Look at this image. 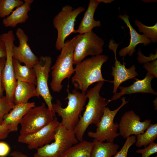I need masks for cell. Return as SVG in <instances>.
I'll list each match as a JSON object with an SVG mask.
<instances>
[{
  "label": "cell",
  "instance_id": "cell-11",
  "mask_svg": "<svg viewBox=\"0 0 157 157\" xmlns=\"http://www.w3.org/2000/svg\"><path fill=\"white\" fill-rule=\"evenodd\" d=\"M52 58L48 56H42L39 58L38 62L33 68L36 74L37 92L44 100L47 108L53 110L52 101L53 97L49 90L48 81L49 73L51 71Z\"/></svg>",
  "mask_w": 157,
  "mask_h": 157
},
{
  "label": "cell",
  "instance_id": "cell-13",
  "mask_svg": "<svg viewBox=\"0 0 157 157\" xmlns=\"http://www.w3.org/2000/svg\"><path fill=\"white\" fill-rule=\"evenodd\" d=\"M141 118L133 110L125 112L119 124V135L124 138L143 133L151 124V120L140 121Z\"/></svg>",
  "mask_w": 157,
  "mask_h": 157
},
{
  "label": "cell",
  "instance_id": "cell-19",
  "mask_svg": "<svg viewBox=\"0 0 157 157\" xmlns=\"http://www.w3.org/2000/svg\"><path fill=\"white\" fill-rule=\"evenodd\" d=\"M35 106L34 102L15 105L13 108L4 116L1 125L7 126L10 133L16 132L22 118L31 108Z\"/></svg>",
  "mask_w": 157,
  "mask_h": 157
},
{
  "label": "cell",
  "instance_id": "cell-12",
  "mask_svg": "<svg viewBox=\"0 0 157 157\" xmlns=\"http://www.w3.org/2000/svg\"><path fill=\"white\" fill-rule=\"evenodd\" d=\"M60 124L55 116L49 124L38 131L30 134L19 135L17 141L27 144L29 149H37L54 140L55 131Z\"/></svg>",
  "mask_w": 157,
  "mask_h": 157
},
{
  "label": "cell",
  "instance_id": "cell-28",
  "mask_svg": "<svg viewBox=\"0 0 157 157\" xmlns=\"http://www.w3.org/2000/svg\"><path fill=\"white\" fill-rule=\"evenodd\" d=\"M9 102L5 96L0 98V124H1L4 115L11 110L15 106Z\"/></svg>",
  "mask_w": 157,
  "mask_h": 157
},
{
  "label": "cell",
  "instance_id": "cell-38",
  "mask_svg": "<svg viewBox=\"0 0 157 157\" xmlns=\"http://www.w3.org/2000/svg\"><path fill=\"white\" fill-rule=\"evenodd\" d=\"M154 105L155 107V110H157V105L156 104V103L157 104V99H156L153 101Z\"/></svg>",
  "mask_w": 157,
  "mask_h": 157
},
{
  "label": "cell",
  "instance_id": "cell-26",
  "mask_svg": "<svg viewBox=\"0 0 157 157\" xmlns=\"http://www.w3.org/2000/svg\"><path fill=\"white\" fill-rule=\"evenodd\" d=\"M22 0H0V18H5L13 11V10L22 5Z\"/></svg>",
  "mask_w": 157,
  "mask_h": 157
},
{
  "label": "cell",
  "instance_id": "cell-33",
  "mask_svg": "<svg viewBox=\"0 0 157 157\" xmlns=\"http://www.w3.org/2000/svg\"><path fill=\"white\" fill-rule=\"evenodd\" d=\"M10 148L8 145L4 142H0V157H5L10 152Z\"/></svg>",
  "mask_w": 157,
  "mask_h": 157
},
{
  "label": "cell",
  "instance_id": "cell-10",
  "mask_svg": "<svg viewBox=\"0 0 157 157\" xmlns=\"http://www.w3.org/2000/svg\"><path fill=\"white\" fill-rule=\"evenodd\" d=\"M6 50V62L2 73V82L6 97L10 102L13 103V96L17 81L13 63L12 49L15 39L13 31H8L1 35Z\"/></svg>",
  "mask_w": 157,
  "mask_h": 157
},
{
  "label": "cell",
  "instance_id": "cell-27",
  "mask_svg": "<svg viewBox=\"0 0 157 157\" xmlns=\"http://www.w3.org/2000/svg\"><path fill=\"white\" fill-rule=\"evenodd\" d=\"M134 23L140 33H142L153 43L157 42V23L154 25L151 26H146L136 19L135 20Z\"/></svg>",
  "mask_w": 157,
  "mask_h": 157
},
{
  "label": "cell",
  "instance_id": "cell-17",
  "mask_svg": "<svg viewBox=\"0 0 157 157\" xmlns=\"http://www.w3.org/2000/svg\"><path fill=\"white\" fill-rule=\"evenodd\" d=\"M113 0H90L88 8L78 26L74 33L81 34L92 31L94 28L100 27L101 23L100 21H97L94 19L95 11L99 4L101 2L105 3H111Z\"/></svg>",
  "mask_w": 157,
  "mask_h": 157
},
{
  "label": "cell",
  "instance_id": "cell-16",
  "mask_svg": "<svg viewBox=\"0 0 157 157\" xmlns=\"http://www.w3.org/2000/svg\"><path fill=\"white\" fill-rule=\"evenodd\" d=\"M118 17L124 21L126 26L129 28L130 36L129 45L122 49L119 53V56L123 57L124 59L127 54L130 56L133 55L135 51L136 47L138 44H143L144 46H146L152 42L149 39L143 34H140L134 28L130 22L129 16L126 13L123 15H120Z\"/></svg>",
  "mask_w": 157,
  "mask_h": 157
},
{
  "label": "cell",
  "instance_id": "cell-9",
  "mask_svg": "<svg viewBox=\"0 0 157 157\" xmlns=\"http://www.w3.org/2000/svg\"><path fill=\"white\" fill-rule=\"evenodd\" d=\"M121 100V105L114 110H110L109 108L106 107L100 121L96 125V131L88 132V135L90 137L100 141L113 142L115 138L119 135V133H117L119 124L114 123V119L119 110L128 102L126 100L124 97H122Z\"/></svg>",
  "mask_w": 157,
  "mask_h": 157
},
{
  "label": "cell",
  "instance_id": "cell-1",
  "mask_svg": "<svg viewBox=\"0 0 157 157\" xmlns=\"http://www.w3.org/2000/svg\"><path fill=\"white\" fill-rule=\"evenodd\" d=\"M104 84L103 81L99 82L86 92L88 103L83 115L80 116L79 121L73 130L78 141L83 140L84 134L90 125H96L98 123L109 103L106 98L100 95Z\"/></svg>",
  "mask_w": 157,
  "mask_h": 157
},
{
  "label": "cell",
  "instance_id": "cell-2",
  "mask_svg": "<svg viewBox=\"0 0 157 157\" xmlns=\"http://www.w3.org/2000/svg\"><path fill=\"white\" fill-rule=\"evenodd\" d=\"M108 58L106 55L100 54L92 56L76 65L71 80L75 89L86 93L89 86L95 83L106 81L113 83V81L104 79L101 72L102 66Z\"/></svg>",
  "mask_w": 157,
  "mask_h": 157
},
{
  "label": "cell",
  "instance_id": "cell-4",
  "mask_svg": "<svg viewBox=\"0 0 157 157\" xmlns=\"http://www.w3.org/2000/svg\"><path fill=\"white\" fill-rule=\"evenodd\" d=\"M74 49L72 40L65 43L56 62L51 67L52 79L50 83L52 90L59 93L63 86L62 82L65 79H69L74 72L73 68Z\"/></svg>",
  "mask_w": 157,
  "mask_h": 157
},
{
  "label": "cell",
  "instance_id": "cell-8",
  "mask_svg": "<svg viewBox=\"0 0 157 157\" xmlns=\"http://www.w3.org/2000/svg\"><path fill=\"white\" fill-rule=\"evenodd\" d=\"M55 113L47 107L44 103L39 106L31 108L20 123V135L30 134L39 131L53 121Z\"/></svg>",
  "mask_w": 157,
  "mask_h": 157
},
{
  "label": "cell",
  "instance_id": "cell-30",
  "mask_svg": "<svg viewBox=\"0 0 157 157\" xmlns=\"http://www.w3.org/2000/svg\"><path fill=\"white\" fill-rule=\"evenodd\" d=\"M157 152V144L154 142L151 143L144 148L138 149L136 151L138 154H142V157H149Z\"/></svg>",
  "mask_w": 157,
  "mask_h": 157
},
{
  "label": "cell",
  "instance_id": "cell-34",
  "mask_svg": "<svg viewBox=\"0 0 157 157\" xmlns=\"http://www.w3.org/2000/svg\"><path fill=\"white\" fill-rule=\"evenodd\" d=\"M138 54V58H145L142 62V63H144L148 62L151 60L154 61L156 60L157 58V51L155 54H151L150 57H146L144 56L141 53L140 49H139Z\"/></svg>",
  "mask_w": 157,
  "mask_h": 157
},
{
  "label": "cell",
  "instance_id": "cell-7",
  "mask_svg": "<svg viewBox=\"0 0 157 157\" xmlns=\"http://www.w3.org/2000/svg\"><path fill=\"white\" fill-rule=\"evenodd\" d=\"M82 6L73 9L72 6L67 5L62 8L53 20L54 27L57 32L55 47L58 51H61L64 46L66 38L70 34L74 33L75 23L77 16L85 10Z\"/></svg>",
  "mask_w": 157,
  "mask_h": 157
},
{
  "label": "cell",
  "instance_id": "cell-6",
  "mask_svg": "<svg viewBox=\"0 0 157 157\" xmlns=\"http://www.w3.org/2000/svg\"><path fill=\"white\" fill-rule=\"evenodd\" d=\"M74 49V64L81 62L87 56L101 54L104 40L92 31L79 34L71 39Z\"/></svg>",
  "mask_w": 157,
  "mask_h": 157
},
{
  "label": "cell",
  "instance_id": "cell-3",
  "mask_svg": "<svg viewBox=\"0 0 157 157\" xmlns=\"http://www.w3.org/2000/svg\"><path fill=\"white\" fill-rule=\"evenodd\" d=\"M67 88L68 95L65 99L68 100L67 106L63 108L60 101L57 100L56 103L53 104V109L61 117L60 123L67 129L73 130L79 121L87 97L85 93L80 92L76 89L71 93L69 92L68 85Z\"/></svg>",
  "mask_w": 157,
  "mask_h": 157
},
{
  "label": "cell",
  "instance_id": "cell-23",
  "mask_svg": "<svg viewBox=\"0 0 157 157\" xmlns=\"http://www.w3.org/2000/svg\"><path fill=\"white\" fill-rule=\"evenodd\" d=\"M91 157H112L118 152L119 146L113 142H104L94 139Z\"/></svg>",
  "mask_w": 157,
  "mask_h": 157
},
{
  "label": "cell",
  "instance_id": "cell-39",
  "mask_svg": "<svg viewBox=\"0 0 157 157\" xmlns=\"http://www.w3.org/2000/svg\"><path fill=\"white\" fill-rule=\"evenodd\" d=\"M154 157H157V156H155Z\"/></svg>",
  "mask_w": 157,
  "mask_h": 157
},
{
  "label": "cell",
  "instance_id": "cell-5",
  "mask_svg": "<svg viewBox=\"0 0 157 157\" xmlns=\"http://www.w3.org/2000/svg\"><path fill=\"white\" fill-rule=\"evenodd\" d=\"M54 140L38 149L34 157H61L78 142L73 130L67 129L60 122L56 130Z\"/></svg>",
  "mask_w": 157,
  "mask_h": 157
},
{
  "label": "cell",
  "instance_id": "cell-20",
  "mask_svg": "<svg viewBox=\"0 0 157 157\" xmlns=\"http://www.w3.org/2000/svg\"><path fill=\"white\" fill-rule=\"evenodd\" d=\"M23 4L16 8L10 15L2 21L6 27L14 28L19 24L25 22L28 18V12L31 10V6L33 0H24Z\"/></svg>",
  "mask_w": 157,
  "mask_h": 157
},
{
  "label": "cell",
  "instance_id": "cell-31",
  "mask_svg": "<svg viewBox=\"0 0 157 157\" xmlns=\"http://www.w3.org/2000/svg\"><path fill=\"white\" fill-rule=\"evenodd\" d=\"M143 67L147 71V73L152 75L155 78H157V60L151 62H148L144 63Z\"/></svg>",
  "mask_w": 157,
  "mask_h": 157
},
{
  "label": "cell",
  "instance_id": "cell-15",
  "mask_svg": "<svg viewBox=\"0 0 157 157\" xmlns=\"http://www.w3.org/2000/svg\"><path fill=\"white\" fill-rule=\"evenodd\" d=\"M154 78L153 75L148 73L142 80L135 78L134 79L135 81L131 85L126 87L119 86L120 92L114 94L112 99L108 100V102L117 100L124 95L135 93H148L157 95V92L152 89L151 86V81Z\"/></svg>",
  "mask_w": 157,
  "mask_h": 157
},
{
  "label": "cell",
  "instance_id": "cell-37",
  "mask_svg": "<svg viewBox=\"0 0 157 157\" xmlns=\"http://www.w3.org/2000/svg\"><path fill=\"white\" fill-rule=\"evenodd\" d=\"M10 155L13 157H29L18 151H14L13 152L10 154Z\"/></svg>",
  "mask_w": 157,
  "mask_h": 157
},
{
  "label": "cell",
  "instance_id": "cell-36",
  "mask_svg": "<svg viewBox=\"0 0 157 157\" xmlns=\"http://www.w3.org/2000/svg\"><path fill=\"white\" fill-rule=\"evenodd\" d=\"M6 56V50L4 42L2 40L0 34V59Z\"/></svg>",
  "mask_w": 157,
  "mask_h": 157
},
{
  "label": "cell",
  "instance_id": "cell-18",
  "mask_svg": "<svg viewBox=\"0 0 157 157\" xmlns=\"http://www.w3.org/2000/svg\"><path fill=\"white\" fill-rule=\"evenodd\" d=\"M113 52L115 62L114 66L112 67L111 74L114 78L113 93L115 94L117 92V88L122 83L128 80L135 78L138 76V74L135 70L136 67L134 65L129 68H126L125 63L123 62V64H122L117 60L116 51Z\"/></svg>",
  "mask_w": 157,
  "mask_h": 157
},
{
  "label": "cell",
  "instance_id": "cell-14",
  "mask_svg": "<svg viewBox=\"0 0 157 157\" xmlns=\"http://www.w3.org/2000/svg\"><path fill=\"white\" fill-rule=\"evenodd\" d=\"M16 36L19 41V45H14L12 49L13 58L20 63L33 67L39 60V58L32 52L28 44V37L21 28H18L16 32Z\"/></svg>",
  "mask_w": 157,
  "mask_h": 157
},
{
  "label": "cell",
  "instance_id": "cell-32",
  "mask_svg": "<svg viewBox=\"0 0 157 157\" xmlns=\"http://www.w3.org/2000/svg\"><path fill=\"white\" fill-rule=\"evenodd\" d=\"M6 57L0 59V98L4 96L3 95L4 90L3 85L2 73L5 63Z\"/></svg>",
  "mask_w": 157,
  "mask_h": 157
},
{
  "label": "cell",
  "instance_id": "cell-25",
  "mask_svg": "<svg viewBox=\"0 0 157 157\" xmlns=\"http://www.w3.org/2000/svg\"><path fill=\"white\" fill-rule=\"evenodd\" d=\"M157 137V123L151 124L142 134L136 135L135 146L138 147H147Z\"/></svg>",
  "mask_w": 157,
  "mask_h": 157
},
{
  "label": "cell",
  "instance_id": "cell-35",
  "mask_svg": "<svg viewBox=\"0 0 157 157\" xmlns=\"http://www.w3.org/2000/svg\"><path fill=\"white\" fill-rule=\"evenodd\" d=\"M9 133L8 129L7 126L0 124V140L6 138Z\"/></svg>",
  "mask_w": 157,
  "mask_h": 157
},
{
  "label": "cell",
  "instance_id": "cell-22",
  "mask_svg": "<svg viewBox=\"0 0 157 157\" xmlns=\"http://www.w3.org/2000/svg\"><path fill=\"white\" fill-rule=\"evenodd\" d=\"M13 63L17 81L32 83L36 86V76L33 67L22 65L19 61L13 58Z\"/></svg>",
  "mask_w": 157,
  "mask_h": 157
},
{
  "label": "cell",
  "instance_id": "cell-24",
  "mask_svg": "<svg viewBox=\"0 0 157 157\" xmlns=\"http://www.w3.org/2000/svg\"><path fill=\"white\" fill-rule=\"evenodd\" d=\"M73 145L61 157H91L93 142L83 140Z\"/></svg>",
  "mask_w": 157,
  "mask_h": 157
},
{
  "label": "cell",
  "instance_id": "cell-21",
  "mask_svg": "<svg viewBox=\"0 0 157 157\" xmlns=\"http://www.w3.org/2000/svg\"><path fill=\"white\" fill-rule=\"evenodd\" d=\"M35 85L32 83L17 81L13 96V102L15 105L28 102L34 97H39Z\"/></svg>",
  "mask_w": 157,
  "mask_h": 157
},
{
  "label": "cell",
  "instance_id": "cell-29",
  "mask_svg": "<svg viewBox=\"0 0 157 157\" xmlns=\"http://www.w3.org/2000/svg\"><path fill=\"white\" fill-rule=\"evenodd\" d=\"M136 141V137L135 135H132L127 138L122 149L117 152L114 157H127L129 148Z\"/></svg>",
  "mask_w": 157,
  "mask_h": 157
}]
</instances>
